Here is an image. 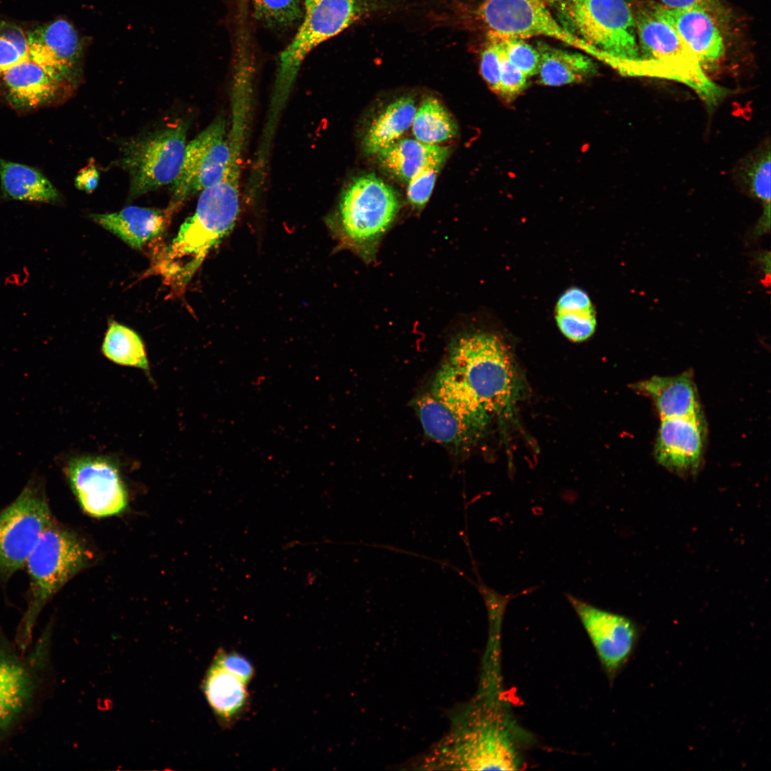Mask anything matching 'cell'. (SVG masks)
Segmentation results:
<instances>
[{"mask_svg":"<svg viewBox=\"0 0 771 771\" xmlns=\"http://www.w3.org/2000/svg\"><path fill=\"white\" fill-rule=\"evenodd\" d=\"M256 14L268 25L286 27L303 16L300 0H251Z\"/></svg>","mask_w":771,"mask_h":771,"instance_id":"d6a6232c","label":"cell"},{"mask_svg":"<svg viewBox=\"0 0 771 771\" xmlns=\"http://www.w3.org/2000/svg\"><path fill=\"white\" fill-rule=\"evenodd\" d=\"M770 228V208H764L763 213L757 223L753 235L761 236L767 233Z\"/></svg>","mask_w":771,"mask_h":771,"instance_id":"b9f144b4","label":"cell"},{"mask_svg":"<svg viewBox=\"0 0 771 771\" xmlns=\"http://www.w3.org/2000/svg\"><path fill=\"white\" fill-rule=\"evenodd\" d=\"M0 182L5 199L49 203L60 200L58 190L39 171L1 158Z\"/></svg>","mask_w":771,"mask_h":771,"instance_id":"d4e9b609","label":"cell"},{"mask_svg":"<svg viewBox=\"0 0 771 771\" xmlns=\"http://www.w3.org/2000/svg\"><path fill=\"white\" fill-rule=\"evenodd\" d=\"M662 5L670 9L701 7L713 16L720 14V5L716 0H660Z\"/></svg>","mask_w":771,"mask_h":771,"instance_id":"ab89813d","label":"cell"},{"mask_svg":"<svg viewBox=\"0 0 771 771\" xmlns=\"http://www.w3.org/2000/svg\"><path fill=\"white\" fill-rule=\"evenodd\" d=\"M633 388L652 400L661 419L702 416L696 387L688 373L652 376Z\"/></svg>","mask_w":771,"mask_h":771,"instance_id":"ffe728a7","label":"cell"},{"mask_svg":"<svg viewBox=\"0 0 771 771\" xmlns=\"http://www.w3.org/2000/svg\"><path fill=\"white\" fill-rule=\"evenodd\" d=\"M40 488L29 484L0 512V575H10L26 565L41 535L52 523Z\"/></svg>","mask_w":771,"mask_h":771,"instance_id":"8fae6325","label":"cell"},{"mask_svg":"<svg viewBox=\"0 0 771 771\" xmlns=\"http://www.w3.org/2000/svg\"><path fill=\"white\" fill-rule=\"evenodd\" d=\"M770 151L768 148L754 161L747 173L750 189L763 203L764 208L770 207Z\"/></svg>","mask_w":771,"mask_h":771,"instance_id":"e575fe53","label":"cell"},{"mask_svg":"<svg viewBox=\"0 0 771 771\" xmlns=\"http://www.w3.org/2000/svg\"><path fill=\"white\" fill-rule=\"evenodd\" d=\"M399 208L396 193L384 181L373 174L358 177L340 202L339 223L344 239L365 261H371Z\"/></svg>","mask_w":771,"mask_h":771,"instance_id":"ba28073f","label":"cell"},{"mask_svg":"<svg viewBox=\"0 0 771 771\" xmlns=\"http://www.w3.org/2000/svg\"><path fill=\"white\" fill-rule=\"evenodd\" d=\"M487 40L480 55V74L490 89L498 94L500 74V44L498 39L494 36H487Z\"/></svg>","mask_w":771,"mask_h":771,"instance_id":"74e56055","label":"cell"},{"mask_svg":"<svg viewBox=\"0 0 771 771\" xmlns=\"http://www.w3.org/2000/svg\"><path fill=\"white\" fill-rule=\"evenodd\" d=\"M51 628L21 650L0 634V754L46 700L52 683Z\"/></svg>","mask_w":771,"mask_h":771,"instance_id":"7a4b0ae2","label":"cell"},{"mask_svg":"<svg viewBox=\"0 0 771 771\" xmlns=\"http://www.w3.org/2000/svg\"><path fill=\"white\" fill-rule=\"evenodd\" d=\"M203 691L214 713L226 722L238 715L247 702L246 684L214 662L206 672Z\"/></svg>","mask_w":771,"mask_h":771,"instance_id":"f1b7e54d","label":"cell"},{"mask_svg":"<svg viewBox=\"0 0 771 771\" xmlns=\"http://www.w3.org/2000/svg\"><path fill=\"white\" fill-rule=\"evenodd\" d=\"M610 679L613 680L632 656L640 631L628 617L597 608L567 595Z\"/></svg>","mask_w":771,"mask_h":771,"instance_id":"5bb4252c","label":"cell"},{"mask_svg":"<svg viewBox=\"0 0 771 771\" xmlns=\"http://www.w3.org/2000/svg\"><path fill=\"white\" fill-rule=\"evenodd\" d=\"M91 560V554L73 533L53 523L28 558L30 601L14 642L22 651L31 647L36 620L50 598Z\"/></svg>","mask_w":771,"mask_h":771,"instance_id":"52a82bcc","label":"cell"},{"mask_svg":"<svg viewBox=\"0 0 771 771\" xmlns=\"http://www.w3.org/2000/svg\"><path fill=\"white\" fill-rule=\"evenodd\" d=\"M440 167L438 164L426 165L408 181L407 196L413 206L422 208L426 203Z\"/></svg>","mask_w":771,"mask_h":771,"instance_id":"d590c367","label":"cell"},{"mask_svg":"<svg viewBox=\"0 0 771 771\" xmlns=\"http://www.w3.org/2000/svg\"><path fill=\"white\" fill-rule=\"evenodd\" d=\"M411 126L416 140L432 145L451 139L458 132L455 121L444 106L433 97H427L422 101Z\"/></svg>","mask_w":771,"mask_h":771,"instance_id":"f546056e","label":"cell"},{"mask_svg":"<svg viewBox=\"0 0 771 771\" xmlns=\"http://www.w3.org/2000/svg\"><path fill=\"white\" fill-rule=\"evenodd\" d=\"M71 488L81 508L89 515L103 518L123 512L127 492L116 464L102 456L71 458L65 468Z\"/></svg>","mask_w":771,"mask_h":771,"instance_id":"4fadbf2b","label":"cell"},{"mask_svg":"<svg viewBox=\"0 0 771 771\" xmlns=\"http://www.w3.org/2000/svg\"><path fill=\"white\" fill-rule=\"evenodd\" d=\"M187 129L185 121L175 120L124 144L119 164L129 176L130 198L172 184L183 164Z\"/></svg>","mask_w":771,"mask_h":771,"instance_id":"9c48e42d","label":"cell"},{"mask_svg":"<svg viewBox=\"0 0 771 771\" xmlns=\"http://www.w3.org/2000/svg\"><path fill=\"white\" fill-rule=\"evenodd\" d=\"M498 41L500 64L498 94L507 101H511L525 89L528 77L508 61L502 49L499 39Z\"/></svg>","mask_w":771,"mask_h":771,"instance_id":"8d00e7d4","label":"cell"},{"mask_svg":"<svg viewBox=\"0 0 771 771\" xmlns=\"http://www.w3.org/2000/svg\"><path fill=\"white\" fill-rule=\"evenodd\" d=\"M172 211L128 206L111 213H94L91 219L135 249H140L164 229Z\"/></svg>","mask_w":771,"mask_h":771,"instance_id":"44dd1931","label":"cell"},{"mask_svg":"<svg viewBox=\"0 0 771 771\" xmlns=\"http://www.w3.org/2000/svg\"><path fill=\"white\" fill-rule=\"evenodd\" d=\"M230 158L226 121L218 118L186 145L180 173L171 184L168 208L174 211L191 196L220 183Z\"/></svg>","mask_w":771,"mask_h":771,"instance_id":"7c38bea8","label":"cell"},{"mask_svg":"<svg viewBox=\"0 0 771 771\" xmlns=\"http://www.w3.org/2000/svg\"><path fill=\"white\" fill-rule=\"evenodd\" d=\"M635 20L640 60L633 76L677 81L707 104L716 105L726 94L705 75L702 66L684 46L675 30L654 12L651 3L635 7Z\"/></svg>","mask_w":771,"mask_h":771,"instance_id":"5b68a950","label":"cell"},{"mask_svg":"<svg viewBox=\"0 0 771 771\" xmlns=\"http://www.w3.org/2000/svg\"><path fill=\"white\" fill-rule=\"evenodd\" d=\"M431 393L459 418L475 439L480 436L490 416L448 363L436 375Z\"/></svg>","mask_w":771,"mask_h":771,"instance_id":"7402d4cb","label":"cell"},{"mask_svg":"<svg viewBox=\"0 0 771 771\" xmlns=\"http://www.w3.org/2000/svg\"><path fill=\"white\" fill-rule=\"evenodd\" d=\"M560 25L601 52L607 64L633 76L640 60L634 0H547Z\"/></svg>","mask_w":771,"mask_h":771,"instance_id":"3957f363","label":"cell"},{"mask_svg":"<svg viewBox=\"0 0 771 771\" xmlns=\"http://www.w3.org/2000/svg\"><path fill=\"white\" fill-rule=\"evenodd\" d=\"M554 313L560 331L573 342L584 341L595 331V309L588 293L580 288L566 290L558 298Z\"/></svg>","mask_w":771,"mask_h":771,"instance_id":"83f0119b","label":"cell"},{"mask_svg":"<svg viewBox=\"0 0 771 771\" xmlns=\"http://www.w3.org/2000/svg\"><path fill=\"white\" fill-rule=\"evenodd\" d=\"M655 14L676 32L684 46L702 66L720 59L725 52L722 36L714 16L701 7L670 9L651 4Z\"/></svg>","mask_w":771,"mask_h":771,"instance_id":"d6986e66","label":"cell"},{"mask_svg":"<svg viewBox=\"0 0 771 771\" xmlns=\"http://www.w3.org/2000/svg\"><path fill=\"white\" fill-rule=\"evenodd\" d=\"M415 408L425 433L435 441L459 448L475 440L459 418L432 393L420 396Z\"/></svg>","mask_w":771,"mask_h":771,"instance_id":"484cf974","label":"cell"},{"mask_svg":"<svg viewBox=\"0 0 771 771\" xmlns=\"http://www.w3.org/2000/svg\"><path fill=\"white\" fill-rule=\"evenodd\" d=\"M28 56L73 91L80 76L82 46L74 26L64 19L26 30Z\"/></svg>","mask_w":771,"mask_h":771,"instance_id":"9a60e30c","label":"cell"},{"mask_svg":"<svg viewBox=\"0 0 771 771\" xmlns=\"http://www.w3.org/2000/svg\"><path fill=\"white\" fill-rule=\"evenodd\" d=\"M448 363L487 413L510 414L518 399L520 380L512 356L496 335L475 333L452 343Z\"/></svg>","mask_w":771,"mask_h":771,"instance_id":"277c9868","label":"cell"},{"mask_svg":"<svg viewBox=\"0 0 771 771\" xmlns=\"http://www.w3.org/2000/svg\"><path fill=\"white\" fill-rule=\"evenodd\" d=\"M213 662L235 675L246 685L252 679L254 669L251 663L242 655L232 652L218 651Z\"/></svg>","mask_w":771,"mask_h":771,"instance_id":"f35d334b","label":"cell"},{"mask_svg":"<svg viewBox=\"0 0 771 771\" xmlns=\"http://www.w3.org/2000/svg\"><path fill=\"white\" fill-rule=\"evenodd\" d=\"M28 56L26 30L0 17V71Z\"/></svg>","mask_w":771,"mask_h":771,"instance_id":"1f68e13d","label":"cell"},{"mask_svg":"<svg viewBox=\"0 0 771 771\" xmlns=\"http://www.w3.org/2000/svg\"><path fill=\"white\" fill-rule=\"evenodd\" d=\"M416 111L415 101L403 96L388 104L374 119L363 140L367 154H378L389 147L408 131Z\"/></svg>","mask_w":771,"mask_h":771,"instance_id":"4316f807","label":"cell"},{"mask_svg":"<svg viewBox=\"0 0 771 771\" xmlns=\"http://www.w3.org/2000/svg\"><path fill=\"white\" fill-rule=\"evenodd\" d=\"M476 13L487 36L524 39L538 36L551 37L605 61L604 54L560 25L547 0H481Z\"/></svg>","mask_w":771,"mask_h":771,"instance_id":"30bf717a","label":"cell"},{"mask_svg":"<svg viewBox=\"0 0 771 771\" xmlns=\"http://www.w3.org/2000/svg\"><path fill=\"white\" fill-rule=\"evenodd\" d=\"M496 38L508 61L528 78L538 74L540 55L535 47L521 38Z\"/></svg>","mask_w":771,"mask_h":771,"instance_id":"836d02e7","label":"cell"},{"mask_svg":"<svg viewBox=\"0 0 771 771\" xmlns=\"http://www.w3.org/2000/svg\"><path fill=\"white\" fill-rule=\"evenodd\" d=\"M99 178V172L93 163V161H91L86 167L79 172L75 179V184L79 189L91 193L96 188Z\"/></svg>","mask_w":771,"mask_h":771,"instance_id":"60d3db41","label":"cell"},{"mask_svg":"<svg viewBox=\"0 0 771 771\" xmlns=\"http://www.w3.org/2000/svg\"><path fill=\"white\" fill-rule=\"evenodd\" d=\"M705 440L702 416L661 419L655 457L678 474L695 473L702 460Z\"/></svg>","mask_w":771,"mask_h":771,"instance_id":"ac0fdd59","label":"cell"},{"mask_svg":"<svg viewBox=\"0 0 771 771\" xmlns=\"http://www.w3.org/2000/svg\"><path fill=\"white\" fill-rule=\"evenodd\" d=\"M242 157L231 156L223 179L201 192L195 213L158 257L156 269L173 288L186 286L208 251L233 229L240 211Z\"/></svg>","mask_w":771,"mask_h":771,"instance_id":"6da1fadb","label":"cell"},{"mask_svg":"<svg viewBox=\"0 0 771 771\" xmlns=\"http://www.w3.org/2000/svg\"><path fill=\"white\" fill-rule=\"evenodd\" d=\"M0 91L14 109L28 111L56 103L74 91L27 56L0 71Z\"/></svg>","mask_w":771,"mask_h":771,"instance_id":"e0dca14e","label":"cell"},{"mask_svg":"<svg viewBox=\"0 0 771 771\" xmlns=\"http://www.w3.org/2000/svg\"><path fill=\"white\" fill-rule=\"evenodd\" d=\"M449 155L445 146L400 138L377 156L381 167L393 176L408 181L428 164L443 165Z\"/></svg>","mask_w":771,"mask_h":771,"instance_id":"603a6c76","label":"cell"},{"mask_svg":"<svg viewBox=\"0 0 771 771\" xmlns=\"http://www.w3.org/2000/svg\"><path fill=\"white\" fill-rule=\"evenodd\" d=\"M373 6V0H304L302 23L278 57L268 127L277 121L306 56L371 11Z\"/></svg>","mask_w":771,"mask_h":771,"instance_id":"8992f818","label":"cell"},{"mask_svg":"<svg viewBox=\"0 0 771 771\" xmlns=\"http://www.w3.org/2000/svg\"><path fill=\"white\" fill-rule=\"evenodd\" d=\"M101 348L103 354L118 365L149 371L144 344L138 333L128 327L111 322Z\"/></svg>","mask_w":771,"mask_h":771,"instance_id":"4dcf8cb0","label":"cell"},{"mask_svg":"<svg viewBox=\"0 0 771 771\" xmlns=\"http://www.w3.org/2000/svg\"><path fill=\"white\" fill-rule=\"evenodd\" d=\"M535 48L540 55L538 74L542 85L560 86L579 83L596 73L594 61L580 52L558 49L541 41Z\"/></svg>","mask_w":771,"mask_h":771,"instance_id":"cb8c5ba5","label":"cell"},{"mask_svg":"<svg viewBox=\"0 0 771 771\" xmlns=\"http://www.w3.org/2000/svg\"><path fill=\"white\" fill-rule=\"evenodd\" d=\"M468 737L463 757L467 769L516 770L522 765L514 730L504 715L484 719Z\"/></svg>","mask_w":771,"mask_h":771,"instance_id":"2e32d148","label":"cell"},{"mask_svg":"<svg viewBox=\"0 0 771 771\" xmlns=\"http://www.w3.org/2000/svg\"><path fill=\"white\" fill-rule=\"evenodd\" d=\"M756 261L759 265L760 268L762 270L763 274L767 277H770V253L767 251L760 252L756 256Z\"/></svg>","mask_w":771,"mask_h":771,"instance_id":"7bdbcfd3","label":"cell"}]
</instances>
